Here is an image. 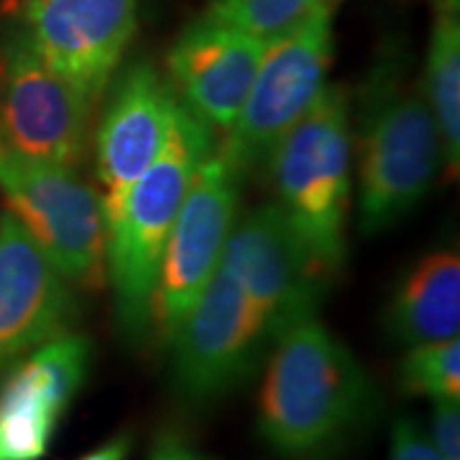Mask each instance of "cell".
I'll list each match as a JSON object with an SVG mask.
<instances>
[{
	"label": "cell",
	"mask_w": 460,
	"mask_h": 460,
	"mask_svg": "<svg viewBox=\"0 0 460 460\" xmlns=\"http://www.w3.org/2000/svg\"><path fill=\"white\" fill-rule=\"evenodd\" d=\"M326 0H209L207 13L271 43L292 32Z\"/></svg>",
	"instance_id": "19"
},
{
	"label": "cell",
	"mask_w": 460,
	"mask_h": 460,
	"mask_svg": "<svg viewBox=\"0 0 460 460\" xmlns=\"http://www.w3.org/2000/svg\"><path fill=\"white\" fill-rule=\"evenodd\" d=\"M99 128L94 135L96 177L105 214L169 141L181 109L169 79L149 62L119 68L109 84Z\"/></svg>",
	"instance_id": "12"
},
{
	"label": "cell",
	"mask_w": 460,
	"mask_h": 460,
	"mask_svg": "<svg viewBox=\"0 0 460 460\" xmlns=\"http://www.w3.org/2000/svg\"><path fill=\"white\" fill-rule=\"evenodd\" d=\"M358 226L382 233L433 188L444 146L420 85L401 54L386 56L362 85L358 105Z\"/></svg>",
	"instance_id": "3"
},
{
	"label": "cell",
	"mask_w": 460,
	"mask_h": 460,
	"mask_svg": "<svg viewBox=\"0 0 460 460\" xmlns=\"http://www.w3.org/2000/svg\"><path fill=\"white\" fill-rule=\"evenodd\" d=\"M147 460H203L200 454L177 433H160Z\"/></svg>",
	"instance_id": "22"
},
{
	"label": "cell",
	"mask_w": 460,
	"mask_h": 460,
	"mask_svg": "<svg viewBox=\"0 0 460 460\" xmlns=\"http://www.w3.org/2000/svg\"><path fill=\"white\" fill-rule=\"evenodd\" d=\"M0 79H3V66H0Z\"/></svg>",
	"instance_id": "24"
},
{
	"label": "cell",
	"mask_w": 460,
	"mask_h": 460,
	"mask_svg": "<svg viewBox=\"0 0 460 460\" xmlns=\"http://www.w3.org/2000/svg\"><path fill=\"white\" fill-rule=\"evenodd\" d=\"M396 382L402 394L427 399H460V339L407 348L399 362Z\"/></svg>",
	"instance_id": "18"
},
{
	"label": "cell",
	"mask_w": 460,
	"mask_h": 460,
	"mask_svg": "<svg viewBox=\"0 0 460 460\" xmlns=\"http://www.w3.org/2000/svg\"><path fill=\"white\" fill-rule=\"evenodd\" d=\"M422 92L444 146L446 169L456 175L460 164V4L437 0L424 65Z\"/></svg>",
	"instance_id": "17"
},
{
	"label": "cell",
	"mask_w": 460,
	"mask_h": 460,
	"mask_svg": "<svg viewBox=\"0 0 460 460\" xmlns=\"http://www.w3.org/2000/svg\"><path fill=\"white\" fill-rule=\"evenodd\" d=\"M216 147V130L181 102L160 156L105 214L107 281L115 320L132 345L152 335L154 290L166 241L194 177Z\"/></svg>",
	"instance_id": "2"
},
{
	"label": "cell",
	"mask_w": 460,
	"mask_h": 460,
	"mask_svg": "<svg viewBox=\"0 0 460 460\" xmlns=\"http://www.w3.org/2000/svg\"><path fill=\"white\" fill-rule=\"evenodd\" d=\"M264 49L261 39L205 13L172 43L169 82L190 111L226 135L245 105Z\"/></svg>",
	"instance_id": "15"
},
{
	"label": "cell",
	"mask_w": 460,
	"mask_h": 460,
	"mask_svg": "<svg viewBox=\"0 0 460 460\" xmlns=\"http://www.w3.org/2000/svg\"><path fill=\"white\" fill-rule=\"evenodd\" d=\"M273 341L245 292L217 267L166 343L175 394L192 407L211 405L254 376Z\"/></svg>",
	"instance_id": "7"
},
{
	"label": "cell",
	"mask_w": 460,
	"mask_h": 460,
	"mask_svg": "<svg viewBox=\"0 0 460 460\" xmlns=\"http://www.w3.org/2000/svg\"><path fill=\"white\" fill-rule=\"evenodd\" d=\"M85 335L51 339L11 367L0 384V460H43L58 422L92 369Z\"/></svg>",
	"instance_id": "13"
},
{
	"label": "cell",
	"mask_w": 460,
	"mask_h": 460,
	"mask_svg": "<svg viewBox=\"0 0 460 460\" xmlns=\"http://www.w3.org/2000/svg\"><path fill=\"white\" fill-rule=\"evenodd\" d=\"M394 343L444 341L460 332V256L454 247L429 252L396 281L384 312Z\"/></svg>",
	"instance_id": "16"
},
{
	"label": "cell",
	"mask_w": 460,
	"mask_h": 460,
	"mask_svg": "<svg viewBox=\"0 0 460 460\" xmlns=\"http://www.w3.org/2000/svg\"><path fill=\"white\" fill-rule=\"evenodd\" d=\"M377 410L369 373L318 315L273 341L258 396V433L288 460H329Z\"/></svg>",
	"instance_id": "1"
},
{
	"label": "cell",
	"mask_w": 460,
	"mask_h": 460,
	"mask_svg": "<svg viewBox=\"0 0 460 460\" xmlns=\"http://www.w3.org/2000/svg\"><path fill=\"white\" fill-rule=\"evenodd\" d=\"M139 24V0H26L20 26L54 71L99 102Z\"/></svg>",
	"instance_id": "11"
},
{
	"label": "cell",
	"mask_w": 460,
	"mask_h": 460,
	"mask_svg": "<svg viewBox=\"0 0 460 460\" xmlns=\"http://www.w3.org/2000/svg\"><path fill=\"white\" fill-rule=\"evenodd\" d=\"M388 460H441L430 444L429 433L411 416H399L390 430Z\"/></svg>",
	"instance_id": "21"
},
{
	"label": "cell",
	"mask_w": 460,
	"mask_h": 460,
	"mask_svg": "<svg viewBox=\"0 0 460 460\" xmlns=\"http://www.w3.org/2000/svg\"><path fill=\"white\" fill-rule=\"evenodd\" d=\"M71 284L11 211L0 214V369L71 332Z\"/></svg>",
	"instance_id": "14"
},
{
	"label": "cell",
	"mask_w": 460,
	"mask_h": 460,
	"mask_svg": "<svg viewBox=\"0 0 460 460\" xmlns=\"http://www.w3.org/2000/svg\"><path fill=\"white\" fill-rule=\"evenodd\" d=\"M332 49L329 3L292 32L267 43L237 122L217 146V154L241 180L262 169L273 147L320 99L329 85Z\"/></svg>",
	"instance_id": "6"
},
{
	"label": "cell",
	"mask_w": 460,
	"mask_h": 460,
	"mask_svg": "<svg viewBox=\"0 0 460 460\" xmlns=\"http://www.w3.org/2000/svg\"><path fill=\"white\" fill-rule=\"evenodd\" d=\"M0 143L20 156L75 169L88 152L94 102L39 56L20 24L0 43Z\"/></svg>",
	"instance_id": "8"
},
{
	"label": "cell",
	"mask_w": 460,
	"mask_h": 460,
	"mask_svg": "<svg viewBox=\"0 0 460 460\" xmlns=\"http://www.w3.org/2000/svg\"><path fill=\"white\" fill-rule=\"evenodd\" d=\"M0 192L7 211L68 284L85 290L105 286V205L75 169L20 156L0 143Z\"/></svg>",
	"instance_id": "5"
},
{
	"label": "cell",
	"mask_w": 460,
	"mask_h": 460,
	"mask_svg": "<svg viewBox=\"0 0 460 460\" xmlns=\"http://www.w3.org/2000/svg\"><path fill=\"white\" fill-rule=\"evenodd\" d=\"M130 447H132L130 433H122L113 437V439H109L105 446L99 447V450L85 454V456L79 460H126Z\"/></svg>",
	"instance_id": "23"
},
{
	"label": "cell",
	"mask_w": 460,
	"mask_h": 460,
	"mask_svg": "<svg viewBox=\"0 0 460 460\" xmlns=\"http://www.w3.org/2000/svg\"><path fill=\"white\" fill-rule=\"evenodd\" d=\"M349 163V102L337 85H326L264 163L278 205L331 279L345 262Z\"/></svg>",
	"instance_id": "4"
},
{
	"label": "cell",
	"mask_w": 460,
	"mask_h": 460,
	"mask_svg": "<svg viewBox=\"0 0 460 460\" xmlns=\"http://www.w3.org/2000/svg\"><path fill=\"white\" fill-rule=\"evenodd\" d=\"M429 439L441 460H460V399L433 401Z\"/></svg>",
	"instance_id": "20"
},
{
	"label": "cell",
	"mask_w": 460,
	"mask_h": 460,
	"mask_svg": "<svg viewBox=\"0 0 460 460\" xmlns=\"http://www.w3.org/2000/svg\"><path fill=\"white\" fill-rule=\"evenodd\" d=\"M220 267L245 292L273 339L318 315L331 284L278 203L258 205L234 222Z\"/></svg>",
	"instance_id": "10"
},
{
	"label": "cell",
	"mask_w": 460,
	"mask_h": 460,
	"mask_svg": "<svg viewBox=\"0 0 460 460\" xmlns=\"http://www.w3.org/2000/svg\"><path fill=\"white\" fill-rule=\"evenodd\" d=\"M241 175L220 154L200 166L180 207L160 262L152 305V335L166 345L222 262L237 222Z\"/></svg>",
	"instance_id": "9"
}]
</instances>
